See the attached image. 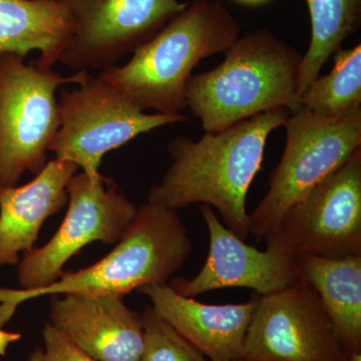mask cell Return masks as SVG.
I'll use <instances>...</instances> for the list:
<instances>
[{
  "label": "cell",
  "instance_id": "6",
  "mask_svg": "<svg viewBox=\"0 0 361 361\" xmlns=\"http://www.w3.org/2000/svg\"><path fill=\"white\" fill-rule=\"evenodd\" d=\"M25 59L0 54V188L16 186L23 173L35 176L44 169L59 128L56 90L90 77L85 70L63 77L26 65Z\"/></svg>",
  "mask_w": 361,
  "mask_h": 361
},
{
  "label": "cell",
  "instance_id": "7",
  "mask_svg": "<svg viewBox=\"0 0 361 361\" xmlns=\"http://www.w3.org/2000/svg\"><path fill=\"white\" fill-rule=\"evenodd\" d=\"M78 85L61 90L59 128L49 151L87 174H99L103 157L137 135L187 118L180 114H145L99 77L90 75Z\"/></svg>",
  "mask_w": 361,
  "mask_h": 361
},
{
  "label": "cell",
  "instance_id": "23",
  "mask_svg": "<svg viewBox=\"0 0 361 361\" xmlns=\"http://www.w3.org/2000/svg\"><path fill=\"white\" fill-rule=\"evenodd\" d=\"M233 1L242 4L244 6L256 7L264 6V4L270 2L271 0H233Z\"/></svg>",
  "mask_w": 361,
  "mask_h": 361
},
{
  "label": "cell",
  "instance_id": "13",
  "mask_svg": "<svg viewBox=\"0 0 361 361\" xmlns=\"http://www.w3.org/2000/svg\"><path fill=\"white\" fill-rule=\"evenodd\" d=\"M49 319L59 334L97 361H139L142 315L118 296L51 295Z\"/></svg>",
  "mask_w": 361,
  "mask_h": 361
},
{
  "label": "cell",
  "instance_id": "1",
  "mask_svg": "<svg viewBox=\"0 0 361 361\" xmlns=\"http://www.w3.org/2000/svg\"><path fill=\"white\" fill-rule=\"evenodd\" d=\"M290 115L287 109L258 114L222 132L194 142L179 135L169 144L167 172L149 192L148 201L177 211L193 204L217 209L223 224L245 240L249 235L246 200L262 168L266 144L273 130Z\"/></svg>",
  "mask_w": 361,
  "mask_h": 361
},
{
  "label": "cell",
  "instance_id": "25",
  "mask_svg": "<svg viewBox=\"0 0 361 361\" xmlns=\"http://www.w3.org/2000/svg\"><path fill=\"white\" fill-rule=\"evenodd\" d=\"M232 361H247V360H244V358H240V360H232Z\"/></svg>",
  "mask_w": 361,
  "mask_h": 361
},
{
  "label": "cell",
  "instance_id": "19",
  "mask_svg": "<svg viewBox=\"0 0 361 361\" xmlns=\"http://www.w3.org/2000/svg\"><path fill=\"white\" fill-rule=\"evenodd\" d=\"M300 106L327 120L361 110V44L339 49L329 75L313 80L300 96Z\"/></svg>",
  "mask_w": 361,
  "mask_h": 361
},
{
  "label": "cell",
  "instance_id": "17",
  "mask_svg": "<svg viewBox=\"0 0 361 361\" xmlns=\"http://www.w3.org/2000/svg\"><path fill=\"white\" fill-rule=\"evenodd\" d=\"M71 32L68 13L54 0H0V54L25 58L39 51L35 65L51 68Z\"/></svg>",
  "mask_w": 361,
  "mask_h": 361
},
{
  "label": "cell",
  "instance_id": "5",
  "mask_svg": "<svg viewBox=\"0 0 361 361\" xmlns=\"http://www.w3.org/2000/svg\"><path fill=\"white\" fill-rule=\"evenodd\" d=\"M284 127L283 155L264 198L249 214V233L257 238L276 234L287 210L361 148V110L327 120L299 106Z\"/></svg>",
  "mask_w": 361,
  "mask_h": 361
},
{
  "label": "cell",
  "instance_id": "24",
  "mask_svg": "<svg viewBox=\"0 0 361 361\" xmlns=\"http://www.w3.org/2000/svg\"><path fill=\"white\" fill-rule=\"evenodd\" d=\"M348 361H361V353L349 356Z\"/></svg>",
  "mask_w": 361,
  "mask_h": 361
},
{
  "label": "cell",
  "instance_id": "4",
  "mask_svg": "<svg viewBox=\"0 0 361 361\" xmlns=\"http://www.w3.org/2000/svg\"><path fill=\"white\" fill-rule=\"evenodd\" d=\"M193 245L186 226L173 209L147 201L114 250L94 264L63 272L54 284L37 290L0 288V327L30 299L66 293L122 297L151 284L167 283L182 269Z\"/></svg>",
  "mask_w": 361,
  "mask_h": 361
},
{
  "label": "cell",
  "instance_id": "12",
  "mask_svg": "<svg viewBox=\"0 0 361 361\" xmlns=\"http://www.w3.org/2000/svg\"><path fill=\"white\" fill-rule=\"evenodd\" d=\"M200 212L210 236L208 257L200 272L192 279H172L169 285L178 294L195 297L218 289L240 287L266 295L298 280L296 257L284 248L276 235L265 240V250H259L230 231L212 207L202 204Z\"/></svg>",
  "mask_w": 361,
  "mask_h": 361
},
{
  "label": "cell",
  "instance_id": "20",
  "mask_svg": "<svg viewBox=\"0 0 361 361\" xmlns=\"http://www.w3.org/2000/svg\"><path fill=\"white\" fill-rule=\"evenodd\" d=\"M144 342L139 361H208L193 344L157 314L152 306L142 313Z\"/></svg>",
  "mask_w": 361,
  "mask_h": 361
},
{
  "label": "cell",
  "instance_id": "8",
  "mask_svg": "<svg viewBox=\"0 0 361 361\" xmlns=\"http://www.w3.org/2000/svg\"><path fill=\"white\" fill-rule=\"evenodd\" d=\"M68 212L54 237L42 248L23 253L18 268L23 290L54 284L63 266L87 244H116L134 218L137 207L111 178L82 172L68 185Z\"/></svg>",
  "mask_w": 361,
  "mask_h": 361
},
{
  "label": "cell",
  "instance_id": "18",
  "mask_svg": "<svg viewBox=\"0 0 361 361\" xmlns=\"http://www.w3.org/2000/svg\"><path fill=\"white\" fill-rule=\"evenodd\" d=\"M310 11L311 39L302 56L299 73V97L319 75L342 42L357 32L361 23V0H305Z\"/></svg>",
  "mask_w": 361,
  "mask_h": 361
},
{
  "label": "cell",
  "instance_id": "9",
  "mask_svg": "<svg viewBox=\"0 0 361 361\" xmlns=\"http://www.w3.org/2000/svg\"><path fill=\"white\" fill-rule=\"evenodd\" d=\"M73 32L59 61L77 70H106L155 37L188 4L179 0H54Z\"/></svg>",
  "mask_w": 361,
  "mask_h": 361
},
{
  "label": "cell",
  "instance_id": "11",
  "mask_svg": "<svg viewBox=\"0 0 361 361\" xmlns=\"http://www.w3.org/2000/svg\"><path fill=\"white\" fill-rule=\"evenodd\" d=\"M274 235L294 257L361 255V148L292 205Z\"/></svg>",
  "mask_w": 361,
  "mask_h": 361
},
{
  "label": "cell",
  "instance_id": "10",
  "mask_svg": "<svg viewBox=\"0 0 361 361\" xmlns=\"http://www.w3.org/2000/svg\"><path fill=\"white\" fill-rule=\"evenodd\" d=\"M256 294V293H255ZM247 361H348L319 296L302 280L258 295L247 330Z\"/></svg>",
  "mask_w": 361,
  "mask_h": 361
},
{
  "label": "cell",
  "instance_id": "16",
  "mask_svg": "<svg viewBox=\"0 0 361 361\" xmlns=\"http://www.w3.org/2000/svg\"><path fill=\"white\" fill-rule=\"evenodd\" d=\"M296 274L313 287L345 355L361 353V255L296 257Z\"/></svg>",
  "mask_w": 361,
  "mask_h": 361
},
{
  "label": "cell",
  "instance_id": "15",
  "mask_svg": "<svg viewBox=\"0 0 361 361\" xmlns=\"http://www.w3.org/2000/svg\"><path fill=\"white\" fill-rule=\"evenodd\" d=\"M78 169L56 158L27 184L0 188V266L18 265L20 254L33 249L44 221L68 203V185Z\"/></svg>",
  "mask_w": 361,
  "mask_h": 361
},
{
  "label": "cell",
  "instance_id": "22",
  "mask_svg": "<svg viewBox=\"0 0 361 361\" xmlns=\"http://www.w3.org/2000/svg\"><path fill=\"white\" fill-rule=\"evenodd\" d=\"M21 336L16 332L6 331L0 327V356H6L11 344L20 341Z\"/></svg>",
  "mask_w": 361,
  "mask_h": 361
},
{
  "label": "cell",
  "instance_id": "2",
  "mask_svg": "<svg viewBox=\"0 0 361 361\" xmlns=\"http://www.w3.org/2000/svg\"><path fill=\"white\" fill-rule=\"evenodd\" d=\"M241 25L217 0H194L134 51L125 66L99 78L144 111L179 115L187 106L186 87L201 61L224 54L238 39Z\"/></svg>",
  "mask_w": 361,
  "mask_h": 361
},
{
  "label": "cell",
  "instance_id": "3",
  "mask_svg": "<svg viewBox=\"0 0 361 361\" xmlns=\"http://www.w3.org/2000/svg\"><path fill=\"white\" fill-rule=\"evenodd\" d=\"M221 65L192 75L187 106L205 133L216 134L235 123L276 109L300 106L299 73L302 56L266 28L239 37Z\"/></svg>",
  "mask_w": 361,
  "mask_h": 361
},
{
  "label": "cell",
  "instance_id": "14",
  "mask_svg": "<svg viewBox=\"0 0 361 361\" xmlns=\"http://www.w3.org/2000/svg\"><path fill=\"white\" fill-rule=\"evenodd\" d=\"M151 299L152 307L211 361L243 358L244 344L256 294L239 304H206L180 295L167 283L137 289Z\"/></svg>",
  "mask_w": 361,
  "mask_h": 361
},
{
  "label": "cell",
  "instance_id": "21",
  "mask_svg": "<svg viewBox=\"0 0 361 361\" xmlns=\"http://www.w3.org/2000/svg\"><path fill=\"white\" fill-rule=\"evenodd\" d=\"M44 348H35L26 361H97L59 334L51 323L42 330Z\"/></svg>",
  "mask_w": 361,
  "mask_h": 361
}]
</instances>
